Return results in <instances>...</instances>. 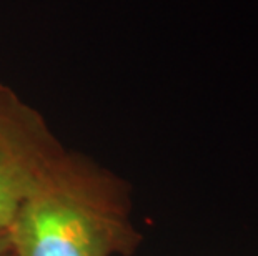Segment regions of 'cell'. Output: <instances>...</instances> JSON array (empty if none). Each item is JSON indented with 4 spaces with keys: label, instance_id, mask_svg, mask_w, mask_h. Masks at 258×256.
<instances>
[{
    "label": "cell",
    "instance_id": "277c9868",
    "mask_svg": "<svg viewBox=\"0 0 258 256\" xmlns=\"http://www.w3.org/2000/svg\"><path fill=\"white\" fill-rule=\"evenodd\" d=\"M0 256H4V251H0ZM10 256H14V254H10Z\"/></svg>",
    "mask_w": 258,
    "mask_h": 256
},
{
    "label": "cell",
    "instance_id": "6da1fadb",
    "mask_svg": "<svg viewBox=\"0 0 258 256\" xmlns=\"http://www.w3.org/2000/svg\"><path fill=\"white\" fill-rule=\"evenodd\" d=\"M14 256H110L137 236L118 201H105L77 163L62 158L24 201L9 230Z\"/></svg>",
    "mask_w": 258,
    "mask_h": 256
},
{
    "label": "cell",
    "instance_id": "3957f363",
    "mask_svg": "<svg viewBox=\"0 0 258 256\" xmlns=\"http://www.w3.org/2000/svg\"><path fill=\"white\" fill-rule=\"evenodd\" d=\"M5 248H10V243H9V231L0 228V251H4Z\"/></svg>",
    "mask_w": 258,
    "mask_h": 256
},
{
    "label": "cell",
    "instance_id": "7a4b0ae2",
    "mask_svg": "<svg viewBox=\"0 0 258 256\" xmlns=\"http://www.w3.org/2000/svg\"><path fill=\"white\" fill-rule=\"evenodd\" d=\"M62 155L40 117L0 87V228L10 230L20 206Z\"/></svg>",
    "mask_w": 258,
    "mask_h": 256
}]
</instances>
